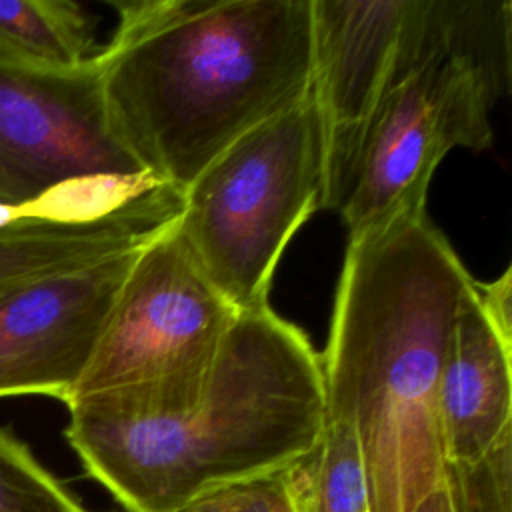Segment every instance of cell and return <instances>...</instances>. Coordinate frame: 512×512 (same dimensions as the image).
<instances>
[{"mask_svg": "<svg viewBox=\"0 0 512 512\" xmlns=\"http://www.w3.org/2000/svg\"><path fill=\"white\" fill-rule=\"evenodd\" d=\"M96 54L112 130L184 192L240 136L312 90V0H132Z\"/></svg>", "mask_w": 512, "mask_h": 512, "instance_id": "6da1fadb", "label": "cell"}, {"mask_svg": "<svg viewBox=\"0 0 512 512\" xmlns=\"http://www.w3.org/2000/svg\"><path fill=\"white\" fill-rule=\"evenodd\" d=\"M472 282L426 210L348 238L320 360L326 414L360 440L370 512H414L446 482L438 384Z\"/></svg>", "mask_w": 512, "mask_h": 512, "instance_id": "7a4b0ae2", "label": "cell"}, {"mask_svg": "<svg viewBox=\"0 0 512 512\" xmlns=\"http://www.w3.org/2000/svg\"><path fill=\"white\" fill-rule=\"evenodd\" d=\"M68 414V444L126 512H184L312 454L326 420L322 360L298 326L266 306L238 314L188 408L156 418Z\"/></svg>", "mask_w": 512, "mask_h": 512, "instance_id": "3957f363", "label": "cell"}, {"mask_svg": "<svg viewBox=\"0 0 512 512\" xmlns=\"http://www.w3.org/2000/svg\"><path fill=\"white\" fill-rule=\"evenodd\" d=\"M510 78V2L428 0L424 56L388 92L338 212L348 238L426 210L442 158L490 146V110Z\"/></svg>", "mask_w": 512, "mask_h": 512, "instance_id": "277c9868", "label": "cell"}, {"mask_svg": "<svg viewBox=\"0 0 512 512\" xmlns=\"http://www.w3.org/2000/svg\"><path fill=\"white\" fill-rule=\"evenodd\" d=\"M324 146L312 90L218 154L182 192L176 232L238 310L266 308L278 260L322 208Z\"/></svg>", "mask_w": 512, "mask_h": 512, "instance_id": "5b68a950", "label": "cell"}, {"mask_svg": "<svg viewBox=\"0 0 512 512\" xmlns=\"http://www.w3.org/2000/svg\"><path fill=\"white\" fill-rule=\"evenodd\" d=\"M174 224L138 250L66 408L156 418L204 394L240 312L202 274Z\"/></svg>", "mask_w": 512, "mask_h": 512, "instance_id": "8992f818", "label": "cell"}, {"mask_svg": "<svg viewBox=\"0 0 512 512\" xmlns=\"http://www.w3.org/2000/svg\"><path fill=\"white\" fill-rule=\"evenodd\" d=\"M108 120L98 58L64 70L0 60V212L74 214L122 198L94 200L78 190L126 192L152 184Z\"/></svg>", "mask_w": 512, "mask_h": 512, "instance_id": "52a82bcc", "label": "cell"}, {"mask_svg": "<svg viewBox=\"0 0 512 512\" xmlns=\"http://www.w3.org/2000/svg\"><path fill=\"white\" fill-rule=\"evenodd\" d=\"M420 0H312V96L324 146L322 208L340 212L372 124L416 60Z\"/></svg>", "mask_w": 512, "mask_h": 512, "instance_id": "ba28073f", "label": "cell"}, {"mask_svg": "<svg viewBox=\"0 0 512 512\" xmlns=\"http://www.w3.org/2000/svg\"><path fill=\"white\" fill-rule=\"evenodd\" d=\"M140 248L28 280L0 296V398L70 400Z\"/></svg>", "mask_w": 512, "mask_h": 512, "instance_id": "9c48e42d", "label": "cell"}, {"mask_svg": "<svg viewBox=\"0 0 512 512\" xmlns=\"http://www.w3.org/2000/svg\"><path fill=\"white\" fill-rule=\"evenodd\" d=\"M182 194L152 182L84 214H32L0 222V296L28 280L144 246L172 226Z\"/></svg>", "mask_w": 512, "mask_h": 512, "instance_id": "30bf717a", "label": "cell"}, {"mask_svg": "<svg viewBox=\"0 0 512 512\" xmlns=\"http://www.w3.org/2000/svg\"><path fill=\"white\" fill-rule=\"evenodd\" d=\"M446 464H470L512 436V340L480 308L474 282L464 294L438 384Z\"/></svg>", "mask_w": 512, "mask_h": 512, "instance_id": "8fae6325", "label": "cell"}, {"mask_svg": "<svg viewBox=\"0 0 512 512\" xmlns=\"http://www.w3.org/2000/svg\"><path fill=\"white\" fill-rule=\"evenodd\" d=\"M94 30L70 0H0V60L64 70L90 60Z\"/></svg>", "mask_w": 512, "mask_h": 512, "instance_id": "7c38bea8", "label": "cell"}, {"mask_svg": "<svg viewBox=\"0 0 512 512\" xmlns=\"http://www.w3.org/2000/svg\"><path fill=\"white\" fill-rule=\"evenodd\" d=\"M310 512H370L360 440L348 418L326 414L312 454L300 464Z\"/></svg>", "mask_w": 512, "mask_h": 512, "instance_id": "4fadbf2b", "label": "cell"}, {"mask_svg": "<svg viewBox=\"0 0 512 512\" xmlns=\"http://www.w3.org/2000/svg\"><path fill=\"white\" fill-rule=\"evenodd\" d=\"M0 512H88L12 432L0 428Z\"/></svg>", "mask_w": 512, "mask_h": 512, "instance_id": "5bb4252c", "label": "cell"}, {"mask_svg": "<svg viewBox=\"0 0 512 512\" xmlns=\"http://www.w3.org/2000/svg\"><path fill=\"white\" fill-rule=\"evenodd\" d=\"M446 480L456 512H512V436L476 462L448 464Z\"/></svg>", "mask_w": 512, "mask_h": 512, "instance_id": "9a60e30c", "label": "cell"}, {"mask_svg": "<svg viewBox=\"0 0 512 512\" xmlns=\"http://www.w3.org/2000/svg\"><path fill=\"white\" fill-rule=\"evenodd\" d=\"M184 512H310L300 464L218 490Z\"/></svg>", "mask_w": 512, "mask_h": 512, "instance_id": "2e32d148", "label": "cell"}, {"mask_svg": "<svg viewBox=\"0 0 512 512\" xmlns=\"http://www.w3.org/2000/svg\"><path fill=\"white\" fill-rule=\"evenodd\" d=\"M512 270L506 268L500 278L492 282H476L474 294L488 316V320L498 328L500 334L512 340Z\"/></svg>", "mask_w": 512, "mask_h": 512, "instance_id": "e0dca14e", "label": "cell"}, {"mask_svg": "<svg viewBox=\"0 0 512 512\" xmlns=\"http://www.w3.org/2000/svg\"><path fill=\"white\" fill-rule=\"evenodd\" d=\"M414 512H456V502L448 480L436 492H432Z\"/></svg>", "mask_w": 512, "mask_h": 512, "instance_id": "ac0fdd59", "label": "cell"}]
</instances>
